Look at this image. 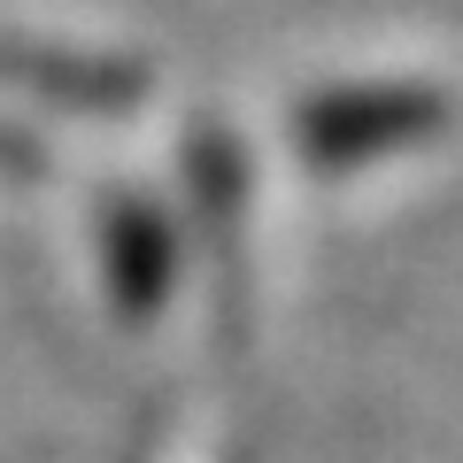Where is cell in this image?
I'll list each match as a JSON object with an SVG mask.
<instances>
[{"label": "cell", "instance_id": "cell-3", "mask_svg": "<svg viewBox=\"0 0 463 463\" xmlns=\"http://www.w3.org/2000/svg\"><path fill=\"white\" fill-rule=\"evenodd\" d=\"M109 248H116V294H124V309L132 317L163 309L170 301V232H163V216L124 194L116 216H109Z\"/></svg>", "mask_w": 463, "mask_h": 463}, {"label": "cell", "instance_id": "cell-4", "mask_svg": "<svg viewBox=\"0 0 463 463\" xmlns=\"http://www.w3.org/2000/svg\"><path fill=\"white\" fill-rule=\"evenodd\" d=\"M24 170H39V147H24V139L0 124V178H24Z\"/></svg>", "mask_w": 463, "mask_h": 463}, {"label": "cell", "instance_id": "cell-1", "mask_svg": "<svg viewBox=\"0 0 463 463\" xmlns=\"http://www.w3.org/2000/svg\"><path fill=\"white\" fill-rule=\"evenodd\" d=\"M440 93L432 85H355V93H332L317 109H301V147L317 170L332 163H371L386 147H410V139L440 132Z\"/></svg>", "mask_w": 463, "mask_h": 463}, {"label": "cell", "instance_id": "cell-2", "mask_svg": "<svg viewBox=\"0 0 463 463\" xmlns=\"http://www.w3.org/2000/svg\"><path fill=\"white\" fill-rule=\"evenodd\" d=\"M0 78L32 85L39 100H62V109H132L139 100V70L100 62V54H47V47H0Z\"/></svg>", "mask_w": 463, "mask_h": 463}]
</instances>
